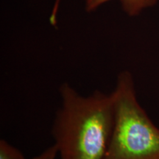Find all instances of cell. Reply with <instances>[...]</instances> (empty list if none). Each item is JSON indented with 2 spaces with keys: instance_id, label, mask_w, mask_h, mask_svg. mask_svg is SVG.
<instances>
[{
  "instance_id": "1",
  "label": "cell",
  "mask_w": 159,
  "mask_h": 159,
  "mask_svg": "<svg viewBox=\"0 0 159 159\" xmlns=\"http://www.w3.org/2000/svg\"><path fill=\"white\" fill-rule=\"evenodd\" d=\"M58 91L61 104L52 135L60 158H104L114 126L112 92L96 90L85 96L68 83L60 85Z\"/></svg>"
},
{
  "instance_id": "2",
  "label": "cell",
  "mask_w": 159,
  "mask_h": 159,
  "mask_svg": "<svg viewBox=\"0 0 159 159\" xmlns=\"http://www.w3.org/2000/svg\"><path fill=\"white\" fill-rule=\"evenodd\" d=\"M112 94L114 126L103 159H159V128L139 102L130 71L119 73Z\"/></svg>"
},
{
  "instance_id": "3",
  "label": "cell",
  "mask_w": 159,
  "mask_h": 159,
  "mask_svg": "<svg viewBox=\"0 0 159 159\" xmlns=\"http://www.w3.org/2000/svg\"><path fill=\"white\" fill-rule=\"evenodd\" d=\"M111 1H118L125 13L130 16H135L144 10L154 6L158 0H85V10L87 12H93Z\"/></svg>"
},
{
  "instance_id": "4",
  "label": "cell",
  "mask_w": 159,
  "mask_h": 159,
  "mask_svg": "<svg viewBox=\"0 0 159 159\" xmlns=\"http://www.w3.org/2000/svg\"><path fill=\"white\" fill-rule=\"evenodd\" d=\"M0 159H29L5 139L0 140ZM33 159V158H32Z\"/></svg>"
},
{
  "instance_id": "5",
  "label": "cell",
  "mask_w": 159,
  "mask_h": 159,
  "mask_svg": "<svg viewBox=\"0 0 159 159\" xmlns=\"http://www.w3.org/2000/svg\"><path fill=\"white\" fill-rule=\"evenodd\" d=\"M57 156H58V153H57L56 147L52 144L43 150L39 156L34 157L33 159H55Z\"/></svg>"
}]
</instances>
